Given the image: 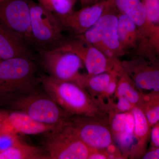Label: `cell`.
Here are the masks:
<instances>
[{"label":"cell","mask_w":159,"mask_h":159,"mask_svg":"<svg viewBox=\"0 0 159 159\" xmlns=\"http://www.w3.org/2000/svg\"><path fill=\"white\" fill-rule=\"evenodd\" d=\"M40 84L58 105L71 116L107 118L84 88L71 81H63L40 73Z\"/></svg>","instance_id":"cell-1"},{"label":"cell","mask_w":159,"mask_h":159,"mask_svg":"<svg viewBox=\"0 0 159 159\" xmlns=\"http://www.w3.org/2000/svg\"><path fill=\"white\" fill-rule=\"evenodd\" d=\"M0 106L24 112L38 122L54 126L67 124L72 116L61 108L40 85L26 93L0 102Z\"/></svg>","instance_id":"cell-2"},{"label":"cell","mask_w":159,"mask_h":159,"mask_svg":"<svg viewBox=\"0 0 159 159\" xmlns=\"http://www.w3.org/2000/svg\"><path fill=\"white\" fill-rule=\"evenodd\" d=\"M39 62L15 57L0 63V102L39 87Z\"/></svg>","instance_id":"cell-3"},{"label":"cell","mask_w":159,"mask_h":159,"mask_svg":"<svg viewBox=\"0 0 159 159\" xmlns=\"http://www.w3.org/2000/svg\"><path fill=\"white\" fill-rule=\"evenodd\" d=\"M31 29L35 48L39 50L58 48L66 37L61 24L56 15L40 4L29 2Z\"/></svg>","instance_id":"cell-4"},{"label":"cell","mask_w":159,"mask_h":159,"mask_svg":"<svg viewBox=\"0 0 159 159\" xmlns=\"http://www.w3.org/2000/svg\"><path fill=\"white\" fill-rule=\"evenodd\" d=\"M118 14L115 6L112 7L84 34L77 35L115 61L122 57L118 35Z\"/></svg>","instance_id":"cell-5"},{"label":"cell","mask_w":159,"mask_h":159,"mask_svg":"<svg viewBox=\"0 0 159 159\" xmlns=\"http://www.w3.org/2000/svg\"><path fill=\"white\" fill-rule=\"evenodd\" d=\"M43 148L49 159H88L90 149L69 123L44 134Z\"/></svg>","instance_id":"cell-6"},{"label":"cell","mask_w":159,"mask_h":159,"mask_svg":"<svg viewBox=\"0 0 159 159\" xmlns=\"http://www.w3.org/2000/svg\"><path fill=\"white\" fill-rule=\"evenodd\" d=\"M39 63L49 76L63 81H71L82 87L84 75L80 73L84 64L76 54L60 49L39 50Z\"/></svg>","instance_id":"cell-7"},{"label":"cell","mask_w":159,"mask_h":159,"mask_svg":"<svg viewBox=\"0 0 159 159\" xmlns=\"http://www.w3.org/2000/svg\"><path fill=\"white\" fill-rule=\"evenodd\" d=\"M70 122L77 136L90 149L107 152L115 145L108 118L73 116Z\"/></svg>","instance_id":"cell-8"},{"label":"cell","mask_w":159,"mask_h":159,"mask_svg":"<svg viewBox=\"0 0 159 159\" xmlns=\"http://www.w3.org/2000/svg\"><path fill=\"white\" fill-rule=\"evenodd\" d=\"M118 17V35L122 57H159L151 43L129 18L119 12Z\"/></svg>","instance_id":"cell-9"},{"label":"cell","mask_w":159,"mask_h":159,"mask_svg":"<svg viewBox=\"0 0 159 159\" xmlns=\"http://www.w3.org/2000/svg\"><path fill=\"white\" fill-rule=\"evenodd\" d=\"M121 64L142 94L159 93V57H129L121 61Z\"/></svg>","instance_id":"cell-10"},{"label":"cell","mask_w":159,"mask_h":159,"mask_svg":"<svg viewBox=\"0 0 159 159\" xmlns=\"http://www.w3.org/2000/svg\"><path fill=\"white\" fill-rule=\"evenodd\" d=\"M57 49L72 52L79 56L89 76L109 73L113 70L116 63L120 60L115 61L110 59L102 51L77 35L66 38L62 45Z\"/></svg>","instance_id":"cell-11"},{"label":"cell","mask_w":159,"mask_h":159,"mask_svg":"<svg viewBox=\"0 0 159 159\" xmlns=\"http://www.w3.org/2000/svg\"><path fill=\"white\" fill-rule=\"evenodd\" d=\"M0 23L36 49L31 31L29 1L0 0Z\"/></svg>","instance_id":"cell-12"},{"label":"cell","mask_w":159,"mask_h":159,"mask_svg":"<svg viewBox=\"0 0 159 159\" xmlns=\"http://www.w3.org/2000/svg\"><path fill=\"white\" fill-rule=\"evenodd\" d=\"M114 6L113 0H104L83 7L70 14L65 15L55 14L63 30L71 31L74 35H80L95 25L102 15Z\"/></svg>","instance_id":"cell-13"},{"label":"cell","mask_w":159,"mask_h":159,"mask_svg":"<svg viewBox=\"0 0 159 159\" xmlns=\"http://www.w3.org/2000/svg\"><path fill=\"white\" fill-rule=\"evenodd\" d=\"M59 127L38 122L21 111L6 109L0 110V133L41 134Z\"/></svg>","instance_id":"cell-14"},{"label":"cell","mask_w":159,"mask_h":159,"mask_svg":"<svg viewBox=\"0 0 159 159\" xmlns=\"http://www.w3.org/2000/svg\"><path fill=\"white\" fill-rule=\"evenodd\" d=\"M35 51V48L0 23V57L3 60L24 57L39 62V53Z\"/></svg>","instance_id":"cell-15"},{"label":"cell","mask_w":159,"mask_h":159,"mask_svg":"<svg viewBox=\"0 0 159 159\" xmlns=\"http://www.w3.org/2000/svg\"><path fill=\"white\" fill-rule=\"evenodd\" d=\"M108 121L114 142L127 154L132 149L135 140L134 122L131 111L124 113L111 112L108 114Z\"/></svg>","instance_id":"cell-16"},{"label":"cell","mask_w":159,"mask_h":159,"mask_svg":"<svg viewBox=\"0 0 159 159\" xmlns=\"http://www.w3.org/2000/svg\"><path fill=\"white\" fill-rule=\"evenodd\" d=\"M113 1L117 11L129 18L138 26L144 36L150 42L146 21V9L142 0Z\"/></svg>","instance_id":"cell-17"},{"label":"cell","mask_w":159,"mask_h":159,"mask_svg":"<svg viewBox=\"0 0 159 159\" xmlns=\"http://www.w3.org/2000/svg\"><path fill=\"white\" fill-rule=\"evenodd\" d=\"M133 115L134 135L137 142L134 155L142 157L145 154L146 145L150 139L152 127L143 111L139 106H135L131 110Z\"/></svg>","instance_id":"cell-18"},{"label":"cell","mask_w":159,"mask_h":159,"mask_svg":"<svg viewBox=\"0 0 159 159\" xmlns=\"http://www.w3.org/2000/svg\"><path fill=\"white\" fill-rule=\"evenodd\" d=\"M0 159H49L43 147H35L21 141L9 148L0 151Z\"/></svg>","instance_id":"cell-19"},{"label":"cell","mask_w":159,"mask_h":159,"mask_svg":"<svg viewBox=\"0 0 159 159\" xmlns=\"http://www.w3.org/2000/svg\"><path fill=\"white\" fill-rule=\"evenodd\" d=\"M146 9L149 39L159 55V0H142Z\"/></svg>","instance_id":"cell-20"},{"label":"cell","mask_w":159,"mask_h":159,"mask_svg":"<svg viewBox=\"0 0 159 159\" xmlns=\"http://www.w3.org/2000/svg\"><path fill=\"white\" fill-rule=\"evenodd\" d=\"M118 71L119 76L115 96L117 97H125L134 106H139L143 94L135 86L130 78L122 69L121 63Z\"/></svg>","instance_id":"cell-21"},{"label":"cell","mask_w":159,"mask_h":159,"mask_svg":"<svg viewBox=\"0 0 159 159\" xmlns=\"http://www.w3.org/2000/svg\"><path fill=\"white\" fill-rule=\"evenodd\" d=\"M111 78V74L104 73L97 75H85L82 87L88 92L91 97L97 104V102L108 87Z\"/></svg>","instance_id":"cell-22"},{"label":"cell","mask_w":159,"mask_h":159,"mask_svg":"<svg viewBox=\"0 0 159 159\" xmlns=\"http://www.w3.org/2000/svg\"><path fill=\"white\" fill-rule=\"evenodd\" d=\"M139 106L144 112L151 127L159 122V93L143 94Z\"/></svg>","instance_id":"cell-23"},{"label":"cell","mask_w":159,"mask_h":159,"mask_svg":"<svg viewBox=\"0 0 159 159\" xmlns=\"http://www.w3.org/2000/svg\"><path fill=\"white\" fill-rule=\"evenodd\" d=\"M39 4L47 10L58 15L73 12L74 0H39Z\"/></svg>","instance_id":"cell-24"},{"label":"cell","mask_w":159,"mask_h":159,"mask_svg":"<svg viewBox=\"0 0 159 159\" xmlns=\"http://www.w3.org/2000/svg\"><path fill=\"white\" fill-rule=\"evenodd\" d=\"M21 141L17 134L11 133H0V151L9 148Z\"/></svg>","instance_id":"cell-25"},{"label":"cell","mask_w":159,"mask_h":159,"mask_svg":"<svg viewBox=\"0 0 159 159\" xmlns=\"http://www.w3.org/2000/svg\"><path fill=\"white\" fill-rule=\"evenodd\" d=\"M118 99L116 104H115L114 111L115 113H124L130 111L134 106L126 98L124 97H117Z\"/></svg>","instance_id":"cell-26"},{"label":"cell","mask_w":159,"mask_h":159,"mask_svg":"<svg viewBox=\"0 0 159 159\" xmlns=\"http://www.w3.org/2000/svg\"><path fill=\"white\" fill-rule=\"evenodd\" d=\"M150 139L152 147H159V122L152 127Z\"/></svg>","instance_id":"cell-27"},{"label":"cell","mask_w":159,"mask_h":159,"mask_svg":"<svg viewBox=\"0 0 159 159\" xmlns=\"http://www.w3.org/2000/svg\"><path fill=\"white\" fill-rule=\"evenodd\" d=\"M108 155L105 151L90 149L88 159H107Z\"/></svg>","instance_id":"cell-28"},{"label":"cell","mask_w":159,"mask_h":159,"mask_svg":"<svg viewBox=\"0 0 159 159\" xmlns=\"http://www.w3.org/2000/svg\"><path fill=\"white\" fill-rule=\"evenodd\" d=\"M142 157L143 159H159V147H152Z\"/></svg>","instance_id":"cell-29"},{"label":"cell","mask_w":159,"mask_h":159,"mask_svg":"<svg viewBox=\"0 0 159 159\" xmlns=\"http://www.w3.org/2000/svg\"><path fill=\"white\" fill-rule=\"evenodd\" d=\"M98 0H80V4L81 7H86V6H91L97 3Z\"/></svg>","instance_id":"cell-30"},{"label":"cell","mask_w":159,"mask_h":159,"mask_svg":"<svg viewBox=\"0 0 159 159\" xmlns=\"http://www.w3.org/2000/svg\"><path fill=\"white\" fill-rule=\"evenodd\" d=\"M2 61L3 60L1 58V57H0V63H1V62H2Z\"/></svg>","instance_id":"cell-31"},{"label":"cell","mask_w":159,"mask_h":159,"mask_svg":"<svg viewBox=\"0 0 159 159\" xmlns=\"http://www.w3.org/2000/svg\"><path fill=\"white\" fill-rule=\"evenodd\" d=\"M74 1H75V0H74Z\"/></svg>","instance_id":"cell-32"}]
</instances>
